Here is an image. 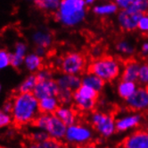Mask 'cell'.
I'll list each match as a JSON object with an SVG mask.
<instances>
[{
  "mask_svg": "<svg viewBox=\"0 0 148 148\" xmlns=\"http://www.w3.org/2000/svg\"><path fill=\"white\" fill-rule=\"evenodd\" d=\"M23 65L29 72L36 74L41 68H43V59L35 53H29L25 56Z\"/></svg>",
  "mask_w": 148,
  "mask_h": 148,
  "instance_id": "ffe728a7",
  "label": "cell"
},
{
  "mask_svg": "<svg viewBox=\"0 0 148 148\" xmlns=\"http://www.w3.org/2000/svg\"><path fill=\"white\" fill-rule=\"evenodd\" d=\"M115 49L119 54L126 58H130L134 55L136 48L128 40H121L115 45Z\"/></svg>",
  "mask_w": 148,
  "mask_h": 148,
  "instance_id": "603a6c76",
  "label": "cell"
},
{
  "mask_svg": "<svg viewBox=\"0 0 148 148\" xmlns=\"http://www.w3.org/2000/svg\"><path fill=\"white\" fill-rule=\"evenodd\" d=\"M73 104L75 105V107L80 111L90 112L96 108L97 104V101L82 98L76 92H73Z\"/></svg>",
  "mask_w": 148,
  "mask_h": 148,
  "instance_id": "7402d4cb",
  "label": "cell"
},
{
  "mask_svg": "<svg viewBox=\"0 0 148 148\" xmlns=\"http://www.w3.org/2000/svg\"><path fill=\"white\" fill-rule=\"evenodd\" d=\"M102 54H103L102 48H100V47H95V48H93V49H92V55L95 58V59L103 57Z\"/></svg>",
  "mask_w": 148,
  "mask_h": 148,
  "instance_id": "ab89813d",
  "label": "cell"
},
{
  "mask_svg": "<svg viewBox=\"0 0 148 148\" xmlns=\"http://www.w3.org/2000/svg\"><path fill=\"white\" fill-rule=\"evenodd\" d=\"M92 12L96 15L104 17L116 15L119 12V9L115 2H105L94 5L92 7Z\"/></svg>",
  "mask_w": 148,
  "mask_h": 148,
  "instance_id": "2e32d148",
  "label": "cell"
},
{
  "mask_svg": "<svg viewBox=\"0 0 148 148\" xmlns=\"http://www.w3.org/2000/svg\"><path fill=\"white\" fill-rule=\"evenodd\" d=\"M60 89H66L71 92L77 91L81 85V77L79 76H71L62 74L56 80Z\"/></svg>",
  "mask_w": 148,
  "mask_h": 148,
  "instance_id": "5bb4252c",
  "label": "cell"
},
{
  "mask_svg": "<svg viewBox=\"0 0 148 148\" xmlns=\"http://www.w3.org/2000/svg\"><path fill=\"white\" fill-rule=\"evenodd\" d=\"M60 0H36L35 6L42 11L56 14L60 6Z\"/></svg>",
  "mask_w": 148,
  "mask_h": 148,
  "instance_id": "cb8c5ba5",
  "label": "cell"
},
{
  "mask_svg": "<svg viewBox=\"0 0 148 148\" xmlns=\"http://www.w3.org/2000/svg\"><path fill=\"white\" fill-rule=\"evenodd\" d=\"M143 120V117L140 113L131 112L125 113L115 119L116 132L124 133L133 130L138 126Z\"/></svg>",
  "mask_w": 148,
  "mask_h": 148,
  "instance_id": "9c48e42d",
  "label": "cell"
},
{
  "mask_svg": "<svg viewBox=\"0 0 148 148\" xmlns=\"http://www.w3.org/2000/svg\"><path fill=\"white\" fill-rule=\"evenodd\" d=\"M59 68L64 75L79 76L88 68L87 58L79 52H69L62 58V63Z\"/></svg>",
  "mask_w": 148,
  "mask_h": 148,
  "instance_id": "5b68a950",
  "label": "cell"
},
{
  "mask_svg": "<svg viewBox=\"0 0 148 148\" xmlns=\"http://www.w3.org/2000/svg\"><path fill=\"white\" fill-rule=\"evenodd\" d=\"M53 35L49 31H46L43 30L36 31L32 34V41L36 47H42L45 49H48L53 43Z\"/></svg>",
  "mask_w": 148,
  "mask_h": 148,
  "instance_id": "d6986e66",
  "label": "cell"
},
{
  "mask_svg": "<svg viewBox=\"0 0 148 148\" xmlns=\"http://www.w3.org/2000/svg\"><path fill=\"white\" fill-rule=\"evenodd\" d=\"M88 148H97V147L95 146V145H89V146H88Z\"/></svg>",
  "mask_w": 148,
  "mask_h": 148,
  "instance_id": "f6af8a7d",
  "label": "cell"
},
{
  "mask_svg": "<svg viewBox=\"0 0 148 148\" xmlns=\"http://www.w3.org/2000/svg\"><path fill=\"white\" fill-rule=\"evenodd\" d=\"M95 3H96V2H95L94 0H85V4H86L87 6H94Z\"/></svg>",
  "mask_w": 148,
  "mask_h": 148,
  "instance_id": "ee69618b",
  "label": "cell"
},
{
  "mask_svg": "<svg viewBox=\"0 0 148 148\" xmlns=\"http://www.w3.org/2000/svg\"><path fill=\"white\" fill-rule=\"evenodd\" d=\"M137 30L140 31L142 33H148V14H144L141 15L138 24H137Z\"/></svg>",
  "mask_w": 148,
  "mask_h": 148,
  "instance_id": "e575fe53",
  "label": "cell"
},
{
  "mask_svg": "<svg viewBox=\"0 0 148 148\" xmlns=\"http://www.w3.org/2000/svg\"><path fill=\"white\" fill-rule=\"evenodd\" d=\"M59 86L55 79H51L44 82H38L33 91V95L38 100L48 97H57L59 93Z\"/></svg>",
  "mask_w": 148,
  "mask_h": 148,
  "instance_id": "8fae6325",
  "label": "cell"
},
{
  "mask_svg": "<svg viewBox=\"0 0 148 148\" xmlns=\"http://www.w3.org/2000/svg\"><path fill=\"white\" fill-rule=\"evenodd\" d=\"M38 148H64L62 141H58L54 138H47V140L38 144Z\"/></svg>",
  "mask_w": 148,
  "mask_h": 148,
  "instance_id": "f546056e",
  "label": "cell"
},
{
  "mask_svg": "<svg viewBox=\"0 0 148 148\" xmlns=\"http://www.w3.org/2000/svg\"><path fill=\"white\" fill-rule=\"evenodd\" d=\"M93 130L88 126L75 123L67 126L64 139L73 145H85L93 138Z\"/></svg>",
  "mask_w": 148,
  "mask_h": 148,
  "instance_id": "52a82bcc",
  "label": "cell"
},
{
  "mask_svg": "<svg viewBox=\"0 0 148 148\" xmlns=\"http://www.w3.org/2000/svg\"><path fill=\"white\" fill-rule=\"evenodd\" d=\"M38 83V79L35 74H30L20 84L18 93H32Z\"/></svg>",
  "mask_w": 148,
  "mask_h": 148,
  "instance_id": "d4e9b609",
  "label": "cell"
},
{
  "mask_svg": "<svg viewBox=\"0 0 148 148\" xmlns=\"http://www.w3.org/2000/svg\"><path fill=\"white\" fill-rule=\"evenodd\" d=\"M35 75L37 76L38 82H44L53 79V73L50 69L47 68H41Z\"/></svg>",
  "mask_w": 148,
  "mask_h": 148,
  "instance_id": "1f68e13d",
  "label": "cell"
},
{
  "mask_svg": "<svg viewBox=\"0 0 148 148\" xmlns=\"http://www.w3.org/2000/svg\"><path fill=\"white\" fill-rule=\"evenodd\" d=\"M61 103L57 97H48L38 101L39 112L43 114H55Z\"/></svg>",
  "mask_w": 148,
  "mask_h": 148,
  "instance_id": "ac0fdd59",
  "label": "cell"
},
{
  "mask_svg": "<svg viewBox=\"0 0 148 148\" xmlns=\"http://www.w3.org/2000/svg\"><path fill=\"white\" fill-rule=\"evenodd\" d=\"M137 87V83L121 80L117 85V93L121 99L126 101L136 91Z\"/></svg>",
  "mask_w": 148,
  "mask_h": 148,
  "instance_id": "44dd1931",
  "label": "cell"
},
{
  "mask_svg": "<svg viewBox=\"0 0 148 148\" xmlns=\"http://www.w3.org/2000/svg\"><path fill=\"white\" fill-rule=\"evenodd\" d=\"M126 105L133 112H145L148 110V88L138 86L136 91L127 99Z\"/></svg>",
  "mask_w": 148,
  "mask_h": 148,
  "instance_id": "ba28073f",
  "label": "cell"
},
{
  "mask_svg": "<svg viewBox=\"0 0 148 148\" xmlns=\"http://www.w3.org/2000/svg\"><path fill=\"white\" fill-rule=\"evenodd\" d=\"M129 9L141 15L148 14V0H131Z\"/></svg>",
  "mask_w": 148,
  "mask_h": 148,
  "instance_id": "4316f807",
  "label": "cell"
},
{
  "mask_svg": "<svg viewBox=\"0 0 148 148\" xmlns=\"http://www.w3.org/2000/svg\"><path fill=\"white\" fill-rule=\"evenodd\" d=\"M90 123L93 128L103 138H109L116 132L115 118L104 111H94L90 115Z\"/></svg>",
  "mask_w": 148,
  "mask_h": 148,
  "instance_id": "8992f818",
  "label": "cell"
},
{
  "mask_svg": "<svg viewBox=\"0 0 148 148\" xmlns=\"http://www.w3.org/2000/svg\"><path fill=\"white\" fill-rule=\"evenodd\" d=\"M47 138H49V135L46 131L40 130V129H37L36 131L31 132L30 134V139L32 142H35L37 144H39L41 142H43L45 140H47Z\"/></svg>",
  "mask_w": 148,
  "mask_h": 148,
  "instance_id": "4dcf8cb0",
  "label": "cell"
},
{
  "mask_svg": "<svg viewBox=\"0 0 148 148\" xmlns=\"http://www.w3.org/2000/svg\"><path fill=\"white\" fill-rule=\"evenodd\" d=\"M14 107L11 113L17 126L32 124L40 114L38 100L33 93H17L13 98Z\"/></svg>",
  "mask_w": 148,
  "mask_h": 148,
  "instance_id": "6da1fadb",
  "label": "cell"
},
{
  "mask_svg": "<svg viewBox=\"0 0 148 148\" xmlns=\"http://www.w3.org/2000/svg\"><path fill=\"white\" fill-rule=\"evenodd\" d=\"M13 107H14V102H13V100H6L4 104H3V106H2V110L8 113V114H11L12 111H13Z\"/></svg>",
  "mask_w": 148,
  "mask_h": 148,
  "instance_id": "f35d334b",
  "label": "cell"
},
{
  "mask_svg": "<svg viewBox=\"0 0 148 148\" xmlns=\"http://www.w3.org/2000/svg\"><path fill=\"white\" fill-rule=\"evenodd\" d=\"M122 148H148V131L136 130L125 137Z\"/></svg>",
  "mask_w": 148,
  "mask_h": 148,
  "instance_id": "7c38bea8",
  "label": "cell"
},
{
  "mask_svg": "<svg viewBox=\"0 0 148 148\" xmlns=\"http://www.w3.org/2000/svg\"><path fill=\"white\" fill-rule=\"evenodd\" d=\"M57 98L61 105L70 106L71 103H73V92L66 89H60Z\"/></svg>",
  "mask_w": 148,
  "mask_h": 148,
  "instance_id": "f1b7e54d",
  "label": "cell"
},
{
  "mask_svg": "<svg viewBox=\"0 0 148 148\" xmlns=\"http://www.w3.org/2000/svg\"><path fill=\"white\" fill-rule=\"evenodd\" d=\"M23 61L24 58H19L17 56H15L14 53H10V65H11L14 68H20L23 65Z\"/></svg>",
  "mask_w": 148,
  "mask_h": 148,
  "instance_id": "8d00e7d4",
  "label": "cell"
},
{
  "mask_svg": "<svg viewBox=\"0 0 148 148\" xmlns=\"http://www.w3.org/2000/svg\"><path fill=\"white\" fill-rule=\"evenodd\" d=\"M12 123H14L12 115L5 112L2 109H0V129L8 126Z\"/></svg>",
  "mask_w": 148,
  "mask_h": 148,
  "instance_id": "d6a6232c",
  "label": "cell"
},
{
  "mask_svg": "<svg viewBox=\"0 0 148 148\" xmlns=\"http://www.w3.org/2000/svg\"><path fill=\"white\" fill-rule=\"evenodd\" d=\"M122 66L120 59L111 56H103L90 62L87 69L88 72L106 83L112 82L121 76Z\"/></svg>",
  "mask_w": 148,
  "mask_h": 148,
  "instance_id": "3957f363",
  "label": "cell"
},
{
  "mask_svg": "<svg viewBox=\"0 0 148 148\" xmlns=\"http://www.w3.org/2000/svg\"><path fill=\"white\" fill-rule=\"evenodd\" d=\"M55 115L67 126L77 123V112L71 106L61 105L56 111Z\"/></svg>",
  "mask_w": 148,
  "mask_h": 148,
  "instance_id": "9a60e30c",
  "label": "cell"
},
{
  "mask_svg": "<svg viewBox=\"0 0 148 148\" xmlns=\"http://www.w3.org/2000/svg\"><path fill=\"white\" fill-rule=\"evenodd\" d=\"M27 148H38V144H37V143H35V142H32V141H31V142L28 145Z\"/></svg>",
  "mask_w": 148,
  "mask_h": 148,
  "instance_id": "7bdbcfd3",
  "label": "cell"
},
{
  "mask_svg": "<svg viewBox=\"0 0 148 148\" xmlns=\"http://www.w3.org/2000/svg\"><path fill=\"white\" fill-rule=\"evenodd\" d=\"M131 3V0H116L115 4L117 6L119 11L120 10H127L129 9Z\"/></svg>",
  "mask_w": 148,
  "mask_h": 148,
  "instance_id": "74e56055",
  "label": "cell"
},
{
  "mask_svg": "<svg viewBox=\"0 0 148 148\" xmlns=\"http://www.w3.org/2000/svg\"><path fill=\"white\" fill-rule=\"evenodd\" d=\"M1 90H2V86H1V84H0V92H1Z\"/></svg>",
  "mask_w": 148,
  "mask_h": 148,
  "instance_id": "bcb514c9",
  "label": "cell"
},
{
  "mask_svg": "<svg viewBox=\"0 0 148 148\" xmlns=\"http://www.w3.org/2000/svg\"><path fill=\"white\" fill-rule=\"evenodd\" d=\"M10 65V53L5 50H0V70Z\"/></svg>",
  "mask_w": 148,
  "mask_h": 148,
  "instance_id": "d590c367",
  "label": "cell"
},
{
  "mask_svg": "<svg viewBox=\"0 0 148 148\" xmlns=\"http://www.w3.org/2000/svg\"><path fill=\"white\" fill-rule=\"evenodd\" d=\"M31 125L37 129L46 131L51 138L62 141L65 137L67 126L55 114L40 113Z\"/></svg>",
  "mask_w": 148,
  "mask_h": 148,
  "instance_id": "277c9868",
  "label": "cell"
},
{
  "mask_svg": "<svg viewBox=\"0 0 148 148\" xmlns=\"http://www.w3.org/2000/svg\"><path fill=\"white\" fill-rule=\"evenodd\" d=\"M137 83L140 84L142 87L148 88V63H140V67L138 72V78H137Z\"/></svg>",
  "mask_w": 148,
  "mask_h": 148,
  "instance_id": "83f0119b",
  "label": "cell"
},
{
  "mask_svg": "<svg viewBox=\"0 0 148 148\" xmlns=\"http://www.w3.org/2000/svg\"><path fill=\"white\" fill-rule=\"evenodd\" d=\"M87 7L85 0H62L55 17L63 26L75 27L85 20Z\"/></svg>",
  "mask_w": 148,
  "mask_h": 148,
  "instance_id": "7a4b0ae2",
  "label": "cell"
},
{
  "mask_svg": "<svg viewBox=\"0 0 148 148\" xmlns=\"http://www.w3.org/2000/svg\"><path fill=\"white\" fill-rule=\"evenodd\" d=\"M14 54L19 58H24L25 56L27 55V45L24 43V42H22V41L17 42L14 47Z\"/></svg>",
  "mask_w": 148,
  "mask_h": 148,
  "instance_id": "836d02e7",
  "label": "cell"
},
{
  "mask_svg": "<svg viewBox=\"0 0 148 148\" xmlns=\"http://www.w3.org/2000/svg\"><path fill=\"white\" fill-rule=\"evenodd\" d=\"M140 52L145 57L148 56V40H145L142 43L141 48H140Z\"/></svg>",
  "mask_w": 148,
  "mask_h": 148,
  "instance_id": "60d3db41",
  "label": "cell"
},
{
  "mask_svg": "<svg viewBox=\"0 0 148 148\" xmlns=\"http://www.w3.org/2000/svg\"><path fill=\"white\" fill-rule=\"evenodd\" d=\"M141 15V14L134 12L130 9L120 10L117 13V23L121 30L133 31L137 29V24Z\"/></svg>",
  "mask_w": 148,
  "mask_h": 148,
  "instance_id": "30bf717a",
  "label": "cell"
},
{
  "mask_svg": "<svg viewBox=\"0 0 148 148\" xmlns=\"http://www.w3.org/2000/svg\"><path fill=\"white\" fill-rule=\"evenodd\" d=\"M139 67L140 63L137 60L132 58L128 59L122 66V70L121 74V80L136 83L137 78H138Z\"/></svg>",
  "mask_w": 148,
  "mask_h": 148,
  "instance_id": "4fadbf2b",
  "label": "cell"
},
{
  "mask_svg": "<svg viewBox=\"0 0 148 148\" xmlns=\"http://www.w3.org/2000/svg\"><path fill=\"white\" fill-rule=\"evenodd\" d=\"M75 92L79 95L80 97L88 99V100L97 101L98 97H99V92H97V91H95L94 89H92L88 86L83 85V84H81L80 87Z\"/></svg>",
  "mask_w": 148,
  "mask_h": 148,
  "instance_id": "484cf974",
  "label": "cell"
},
{
  "mask_svg": "<svg viewBox=\"0 0 148 148\" xmlns=\"http://www.w3.org/2000/svg\"><path fill=\"white\" fill-rule=\"evenodd\" d=\"M81 84L88 86V87L94 89L95 91H97V92H100L104 88L105 82L103 81L98 76H95V75H93V74L87 71L86 73H84L82 75Z\"/></svg>",
  "mask_w": 148,
  "mask_h": 148,
  "instance_id": "e0dca14e",
  "label": "cell"
},
{
  "mask_svg": "<svg viewBox=\"0 0 148 148\" xmlns=\"http://www.w3.org/2000/svg\"><path fill=\"white\" fill-rule=\"evenodd\" d=\"M34 53H35L36 55H38V57L42 58V57H44V56L47 54V49L42 48V47H36Z\"/></svg>",
  "mask_w": 148,
  "mask_h": 148,
  "instance_id": "b9f144b4",
  "label": "cell"
}]
</instances>
